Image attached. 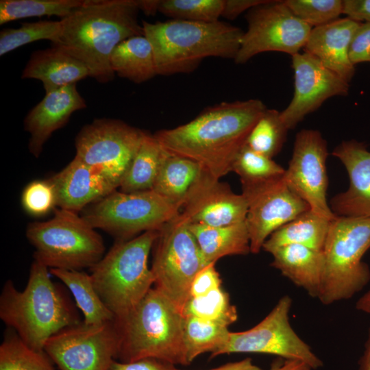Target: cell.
<instances>
[{
    "instance_id": "1",
    "label": "cell",
    "mask_w": 370,
    "mask_h": 370,
    "mask_svg": "<svg viewBox=\"0 0 370 370\" xmlns=\"http://www.w3.org/2000/svg\"><path fill=\"white\" fill-rule=\"evenodd\" d=\"M267 109L256 99L221 102L185 124L160 130L153 136L169 153L197 162L220 179L232 171L236 156Z\"/></svg>"
},
{
    "instance_id": "2",
    "label": "cell",
    "mask_w": 370,
    "mask_h": 370,
    "mask_svg": "<svg viewBox=\"0 0 370 370\" xmlns=\"http://www.w3.org/2000/svg\"><path fill=\"white\" fill-rule=\"evenodd\" d=\"M139 11L136 0H84L60 19V34L52 45L81 61L89 77L108 83L115 75L110 64L114 49L128 38L144 35Z\"/></svg>"
},
{
    "instance_id": "3",
    "label": "cell",
    "mask_w": 370,
    "mask_h": 370,
    "mask_svg": "<svg viewBox=\"0 0 370 370\" xmlns=\"http://www.w3.org/2000/svg\"><path fill=\"white\" fill-rule=\"evenodd\" d=\"M49 269L34 260L26 286L18 291L8 280L0 294V319L28 346L44 351L48 339L82 321L68 296L50 278Z\"/></svg>"
},
{
    "instance_id": "4",
    "label": "cell",
    "mask_w": 370,
    "mask_h": 370,
    "mask_svg": "<svg viewBox=\"0 0 370 370\" xmlns=\"http://www.w3.org/2000/svg\"><path fill=\"white\" fill-rule=\"evenodd\" d=\"M144 36L150 42L158 75L193 71L205 58L234 60L244 32L225 22H196L171 19L142 21Z\"/></svg>"
},
{
    "instance_id": "5",
    "label": "cell",
    "mask_w": 370,
    "mask_h": 370,
    "mask_svg": "<svg viewBox=\"0 0 370 370\" xmlns=\"http://www.w3.org/2000/svg\"><path fill=\"white\" fill-rule=\"evenodd\" d=\"M114 322L119 340L116 360L155 358L174 365H189L184 317L156 288L152 287L132 310Z\"/></svg>"
},
{
    "instance_id": "6",
    "label": "cell",
    "mask_w": 370,
    "mask_h": 370,
    "mask_svg": "<svg viewBox=\"0 0 370 370\" xmlns=\"http://www.w3.org/2000/svg\"><path fill=\"white\" fill-rule=\"evenodd\" d=\"M159 230L117 241L90 269L94 286L114 319L132 310L154 285L148 260Z\"/></svg>"
},
{
    "instance_id": "7",
    "label": "cell",
    "mask_w": 370,
    "mask_h": 370,
    "mask_svg": "<svg viewBox=\"0 0 370 370\" xmlns=\"http://www.w3.org/2000/svg\"><path fill=\"white\" fill-rule=\"evenodd\" d=\"M370 249V218L336 217L323 248L325 267L319 300L324 305L352 298L370 281L362 261Z\"/></svg>"
},
{
    "instance_id": "8",
    "label": "cell",
    "mask_w": 370,
    "mask_h": 370,
    "mask_svg": "<svg viewBox=\"0 0 370 370\" xmlns=\"http://www.w3.org/2000/svg\"><path fill=\"white\" fill-rule=\"evenodd\" d=\"M25 235L34 260L49 269H90L104 256L101 236L77 212L56 208L53 217L28 224Z\"/></svg>"
},
{
    "instance_id": "9",
    "label": "cell",
    "mask_w": 370,
    "mask_h": 370,
    "mask_svg": "<svg viewBox=\"0 0 370 370\" xmlns=\"http://www.w3.org/2000/svg\"><path fill=\"white\" fill-rule=\"evenodd\" d=\"M181 208L153 190L124 193L117 189L86 207L82 216L95 229L126 241L160 230Z\"/></svg>"
},
{
    "instance_id": "10",
    "label": "cell",
    "mask_w": 370,
    "mask_h": 370,
    "mask_svg": "<svg viewBox=\"0 0 370 370\" xmlns=\"http://www.w3.org/2000/svg\"><path fill=\"white\" fill-rule=\"evenodd\" d=\"M153 247L154 287L182 312L194 278L206 266L187 220L180 213L164 225Z\"/></svg>"
},
{
    "instance_id": "11",
    "label": "cell",
    "mask_w": 370,
    "mask_h": 370,
    "mask_svg": "<svg viewBox=\"0 0 370 370\" xmlns=\"http://www.w3.org/2000/svg\"><path fill=\"white\" fill-rule=\"evenodd\" d=\"M292 299L282 296L270 312L256 325L243 332H230L225 343L210 354L214 358L232 353H258L297 360L312 369L321 367L323 361L293 329L289 319Z\"/></svg>"
},
{
    "instance_id": "12",
    "label": "cell",
    "mask_w": 370,
    "mask_h": 370,
    "mask_svg": "<svg viewBox=\"0 0 370 370\" xmlns=\"http://www.w3.org/2000/svg\"><path fill=\"white\" fill-rule=\"evenodd\" d=\"M144 131L114 119H95L75 138V156L119 188L141 142Z\"/></svg>"
},
{
    "instance_id": "13",
    "label": "cell",
    "mask_w": 370,
    "mask_h": 370,
    "mask_svg": "<svg viewBox=\"0 0 370 370\" xmlns=\"http://www.w3.org/2000/svg\"><path fill=\"white\" fill-rule=\"evenodd\" d=\"M236 64L246 63L264 52L278 51L291 56L304 48L312 27L298 18L284 1H267L249 10Z\"/></svg>"
},
{
    "instance_id": "14",
    "label": "cell",
    "mask_w": 370,
    "mask_h": 370,
    "mask_svg": "<svg viewBox=\"0 0 370 370\" xmlns=\"http://www.w3.org/2000/svg\"><path fill=\"white\" fill-rule=\"evenodd\" d=\"M119 347L114 319L96 325L82 321L50 337L44 352L59 370H108Z\"/></svg>"
},
{
    "instance_id": "15",
    "label": "cell",
    "mask_w": 370,
    "mask_h": 370,
    "mask_svg": "<svg viewBox=\"0 0 370 370\" xmlns=\"http://www.w3.org/2000/svg\"><path fill=\"white\" fill-rule=\"evenodd\" d=\"M327 142L320 132L304 129L295 137L292 157L285 169L284 181L287 186L305 201L310 209L329 220L336 216L326 198L328 178L326 160Z\"/></svg>"
},
{
    "instance_id": "16",
    "label": "cell",
    "mask_w": 370,
    "mask_h": 370,
    "mask_svg": "<svg viewBox=\"0 0 370 370\" xmlns=\"http://www.w3.org/2000/svg\"><path fill=\"white\" fill-rule=\"evenodd\" d=\"M242 194L248 204L245 222L252 254L259 253L275 230L310 209L305 201L287 186L284 177L243 186Z\"/></svg>"
},
{
    "instance_id": "17",
    "label": "cell",
    "mask_w": 370,
    "mask_h": 370,
    "mask_svg": "<svg viewBox=\"0 0 370 370\" xmlns=\"http://www.w3.org/2000/svg\"><path fill=\"white\" fill-rule=\"evenodd\" d=\"M294 72V93L288 106L280 112L289 130L295 128L306 116L317 110L328 99L345 96L349 84L324 66L306 52L291 56Z\"/></svg>"
},
{
    "instance_id": "18",
    "label": "cell",
    "mask_w": 370,
    "mask_h": 370,
    "mask_svg": "<svg viewBox=\"0 0 370 370\" xmlns=\"http://www.w3.org/2000/svg\"><path fill=\"white\" fill-rule=\"evenodd\" d=\"M248 210L246 198L234 193L204 169L188 191L180 214L188 223L219 227L245 221Z\"/></svg>"
},
{
    "instance_id": "19",
    "label": "cell",
    "mask_w": 370,
    "mask_h": 370,
    "mask_svg": "<svg viewBox=\"0 0 370 370\" xmlns=\"http://www.w3.org/2000/svg\"><path fill=\"white\" fill-rule=\"evenodd\" d=\"M332 154L345 167L349 175L348 188L330 201L336 217L370 218V151L356 140H344Z\"/></svg>"
},
{
    "instance_id": "20",
    "label": "cell",
    "mask_w": 370,
    "mask_h": 370,
    "mask_svg": "<svg viewBox=\"0 0 370 370\" xmlns=\"http://www.w3.org/2000/svg\"><path fill=\"white\" fill-rule=\"evenodd\" d=\"M86 106L76 84L46 92L24 119V130L30 135L29 152L34 157H39L53 133L64 127L73 112Z\"/></svg>"
},
{
    "instance_id": "21",
    "label": "cell",
    "mask_w": 370,
    "mask_h": 370,
    "mask_svg": "<svg viewBox=\"0 0 370 370\" xmlns=\"http://www.w3.org/2000/svg\"><path fill=\"white\" fill-rule=\"evenodd\" d=\"M48 179L56 191L57 208L77 213L119 188L99 171L76 157Z\"/></svg>"
},
{
    "instance_id": "22",
    "label": "cell",
    "mask_w": 370,
    "mask_h": 370,
    "mask_svg": "<svg viewBox=\"0 0 370 370\" xmlns=\"http://www.w3.org/2000/svg\"><path fill=\"white\" fill-rule=\"evenodd\" d=\"M360 23L346 17L312 28L304 51L349 84L355 74L349 46Z\"/></svg>"
},
{
    "instance_id": "23",
    "label": "cell",
    "mask_w": 370,
    "mask_h": 370,
    "mask_svg": "<svg viewBox=\"0 0 370 370\" xmlns=\"http://www.w3.org/2000/svg\"><path fill=\"white\" fill-rule=\"evenodd\" d=\"M89 76L87 67L59 47L34 51L21 74L22 79L42 82L46 92L76 84Z\"/></svg>"
},
{
    "instance_id": "24",
    "label": "cell",
    "mask_w": 370,
    "mask_h": 370,
    "mask_svg": "<svg viewBox=\"0 0 370 370\" xmlns=\"http://www.w3.org/2000/svg\"><path fill=\"white\" fill-rule=\"evenodd\" d=\"M271 265L312 297L319 298L325 267L323 250L286 245L273 249Z\"/></svg>"
},
{
    "instance_id": "25",
    "label": "cell",
    "mask_w": 370,
    "mask_h": 370,
    "mask_svg": "<svg viewBox=\"0 0 370 370\" xmlns=\"http://www.w3.org/2000/svg\"><path fill=\"white\" fill-rule=\"evenodd\" d=\"M206 265L215 264L221 258L251 253L250 238L245 221L225 226L188 223Z\"/></svg>"
},
{
    "instance_id": "26",
    "label": "cell",
    "mask_w": 370,
    "mask_h": 370,
    "mask_svg": "<svg viewBox=\"0 0 370 370\" xmlns=\"http://www.w3.org/2000/svg\"><path fill=\"white\" fill-rule=\"evenodd\" d=\"M110 64L115 74L136 84L158 75L152 46L144 35L120 42L110 55Z\"/></svg>"
},
{
    "instance_id": "27",
    "label": "cell",
    "mask_w": 370,
    "mask_h": 370,
    "mask_svg": "<svg viewBox=\"0 0 370 370\" xmlns=\"http://www.w3.org/2000/svg\"><path fill=\"white\" fill-rule=\"evenodd\" d=\"M330 221L309 209L272 233L262 249L270 254L281 246L299 245L321 251Z\"/></svg>"
},
{
    "instance_id": "28",
    "label": "cell",
    "mask_w": 370,
    "mask_h": 370,
    "mask_svg": "<svg viewBox=\"0 0 370 370\" xmlns=\"http://www.w3.org/2000/svg\"><path fill=\"white\" fill-rule=\"evenodd\" d=\"M166 151L153 134L144 131L140 145L119 186V190L134 193L151 190Z\"/></svg>"
},
{
    "instance_id": "29",
    "label": "cell",
    "mask_w": 370,
    "mask_h": 370,
    "mask_svg": "<svg viewBox=\"0 0 370 370\" xmlns=\"http://www.w3.org/2000/svg\"><path fill=\"white\" fill-rule=\"evenodd\" d=\"M49 272L70 291L75 306L83 314L84 323L96 325L114 319L98 295L90 274L82 271L58 269H50Z\"/></svg>"
},
{
    "instance_id": "30",
    "label": "cell",
    "mask_w": 370,
    "mask_h": 370,
    "mask_svg": "<svg viewBox=\"0 0 370 370\" xmlns=\"http://www.w3.org/2000/svg\"><path fill=\"white\" fill-rule=\"evenodd\" d=\"M201 170L197 162L166 151L151 190L182 206Z\"/></svg>"
},
{
    "instance_id": "31",
    "label": "cell",
    "mask_w": 370,
    "mask_h": 370,
    "mask_svg": "<svg viewBox=\"0 0 370 370\" xmlns=\"http://www.w3.org/2000/svg\"><path fill=\"white\" fill-rule=\"evenodd\" d=\"M230 332L227 326L184 317V341L188 363L205 352H216L225 343Z\"/></svg>"
},
{
    "instance_id": "32",
    "label": "cell",
    "mask_w": 370,
    "mask_h": 370,
    "mask_svg": "<svg viewBox=\"0 0 370 370\" xmlns=\"http://www.w3.org/2000/svg\"><path fill=\"white\" fill-rule=\"evenodd\" d=\"M44 351L32 349L10 328L0 345V370H56Z\"/></svg>"
},
{
    "instance_id": "33",
    "label": "cell",
    "mask_w": 370,
    "mask_h": 370,
    "mask_svg": "<svg viewBox=\"0 0 370 370\" xmlns=\"http://www.w3.org/2000/svg\"><path fill=\"white\" fill-rule=\"evenodd\" d=\"M84 0H1L0 25L29 17L69 16Z\"/></svg>"
},
{
    "instance_id": "34",
    "label": "cell",
    "mask_w": 370,
    "mask_h": 370,
    "mask_svg": "<svg viewBox=\"0 0 370 370\" xmlns=\"http://www.w3.org/2000/svg\"><path fill=\"white\" fill-rule=\"evenodd\" d=\"M183 317H192L228 327L238 317L229 295L221 287L200 297H190L182 310Z\"/></svg>"
},
{
    "instance_id": "35",
    "label": "cell",
    "mask_w": 370,
    "mask_h": 370,
    "mask_svg": "<svg viewBox=\"0 0 370 370\" xmlns=\"http://www.w3.org/2000/svg\"><path fill=\"white\" fill-rule=\"evenodd\" d=\"M288 131L280 112L267 109L251 129L246 145L260 154L273 158L282 149Z\"/></svg>"
},
{
    "instance_id": "36",
    "label": "cell",
    "mask_w": 370,
    "mask_h": 370,
    "mask_svg": "<svg viewBox=\"0 0 370 370\" xmlns=\"http://www.w3.org/2000/svg\"><path fill=\"white\" fill-rule=\"evenodd\" d=\"M232 171L238 175L243 186L282 178L285 169L273 158L252 150L245 144L236 156Z\"/></svg>"
},
{
    "instance_id": "37",
    "label": "cell",
    "mask_w": 370,
    "mask_h": 370,
    "mask_svg": "<svg viewBox=\"0 0 370 370\" xmlns=\"http://www.w3.org/2000/svg\"><path fill=\"white\" fill-rule=\"evenodd\" d=\"M60 31V20L24 23L18 28L3 29L0 32V56H4L25 45L41 40H49L52 43H56Z\"/></svg>"
},
{
    "instance_id": "38",
    "label": "cell",
    "mask_w": 370,
    "mask_h": 370,
    "mask_svg": "<svg viewBox=\"0 0 370 370\" xmlns=\"http://www.w3.org/2000/svg\"><path fill=\"white\" fill-rule=\"evenodd\" d=\"M225 0H158V12L173 19L215 22L222 16Z\"/></svg>"
},
{
    "instance_id": "39",
    "label": "cell",
    "mask_w": 370,
    "mask_h": 370,
    "mask_svg": "<svg viewBox=\"0 0 370 370\" xmlns=\"http://www.w3.org/2000/svg\"><path fill=\"white\" fill-rule=\"evenodd\" d=\"M284 2L298 18L312 28L335 21L343 14L341 0H286Z\"/></svg>"
},
{
    "instance_id": "40",
    "label": "cell",
    "mask_w": 370,
    "mask_h": 370,
    "mask_svg": "<svg viewBox=\"0 0 370 370\" xmlns=\"http://www.w3.org/2000/svg\"><path fill=\"white\" fill-rule=\"evenodd\" d=\"M21 204L27 213L34 217L53 211L57 208L56 194L49 179L36 180L27 184L21 194Z\"/></svg>"
},
{
    "instance_id": "41",
    "label": "cell",
    "mask_w": 370,
    "mask_h": 370,
    "mask_svg": "<svg viewBox=\"0 0 370 370\" xmlns=\"http://www.w3.org/2000/svg\"><path fill=\"white\" fill-rule=\"evenodd\" d=\"M349 56L354 66L370 62V21L360 23L356 30L350 43Z\"/></svg>"
},
{
    "instance_id": "42",
    "label": "cell",
    "mask_w": 370,
    "mask_h": 370,
    "mask_svg": "<svg viewBox=\"0 0 370 370\" xmlns=\"http://www.w3.org/2000/svg\"><path fill=\"white\" fill-rule=\"evenodd\" d=\"M215 264H210L203 268L194 278L190 297H200L221 287V279L216 270Z\"/></svg>"
},
{
    "instance_id": "43",
    "label": "cell",
    "mask_w": 370,
    "mask_h": 370,
    "mask_svg": "<svg viewBox=\"0 0 370 370\" xmlns=\"http://www.w3.org/2000/svg\"><path fill=\"white\" fill-rule=\"evenodd\" d=\"M108 370H176V368L165 361L144 358L129 362L114 360Z\"/></svg>"
},
{
    "instance_id": "44",
    "label": "cell",
    "mask_w": 370,
    "mask_h": 370,
    "mask_svg": "<svg viewBox=\"0 0 370 370\" xmlns=\"http://www.w3.org/2000/svg\"><path fill=\"white\" fill-rule=\"evenodd\" d=\"M343 14L358 22L370 21V0L343 1Z\"/></svg>"
},
{
    "instance_id": "45",
    "label": "cell",
    "mask_w": 370,
    "mask_h": 370,
    "mask_svg": "<svg viewBox=\"0 0 370 370\" xmlns=\"http://www.w3.org/2000/svg\"><path fill=\"white\" fill-rule=\"evenodd\" d=\"M268 0H225L222 16L230 20L235 19L246 10H249Z\"/></svg>"
},
{
    "instance_id": "46",
    "label": "cell",
    "mask_w": 370,
    "mask_h": 370,
    "mask_svg": "<svg viewBox=\"0 0 370 370\" xmlns=\"http://www.w3.org/2000/svg\"><path fill=\"white\" fill-rule=\"evenodd\" d=\"M269 370H312L305 362L297 360H285L279 358L274 360Z\"/></svg>"
},
{
    "instance_id": "47",
    "label": "cell",
    "mask_w": 370,
    "mask_h": 370,
    "mask_svg": "<svg viewBox=\"0 0 370 370\" xmlns=\"http://www.w3.org/2000/svg\"><path fill=\"white\" fill-rule=\"evenodd\" d=\"M176 370H181L176 369ZM210 370H262L255 365L252 359L246 358L241 360L226 363Z\"/></svg>"
},
{
    "instance_id": "48",
    "label": "cell",
    "mask_w": 370,
    "mask_h": 370,
    "mask_svg": "<svg viewBox=\"0 0 370 370\" xmlns=\"http://www.w3.org/2000/svg\"><path fill=\"white\" fill-rule=\"evenodd\" d=\"M358 370H370V328L362 355L358 361Z\"/></svg>"
},
{
    "instance_id": "49",
    "label": "cell",
    "mask_w": 370,
    "mask_h": 370,
    "mask_svg": "<svg viewBox=\"0 0 370 370\" xmlns=\"http://www.w3.org/2000/svg\"><path fill=\"white\" fill-rule=\"evenodd\" d=\"M138 5L147 15H153L158 12V0H139Z\"/></svg>"
},
{
    "instance_id": "50",
    "label": "cell",
    "mask_w": 370,
    "mask_h": 370,
    "mask_svg": "<svg viewBox=\"0 0 370 370\" xmlns=\"http://www.w3.org/2000/svg\"><path fill=\"white\" fill-rule=\"evenodd\" d=\"M355 306L358 310L370 314V288L358 299Z\"/></svg>"
}]
</instances>
